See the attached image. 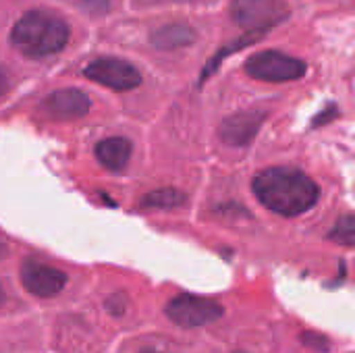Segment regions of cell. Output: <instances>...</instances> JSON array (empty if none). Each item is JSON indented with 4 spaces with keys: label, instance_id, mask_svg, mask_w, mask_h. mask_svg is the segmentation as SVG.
<instances>
[{
    "label": "cell",
    "instance_id": "52a82bcc",
    "mask_svg": "<svg viewBox=\"0 0 355 353\" xmlns=\"http://www.w3.org/2000/svg\"><path fill=\"white\" fill-rule=\"evenodd\" d=\"M21 281L23 287L35 298H54L64 289L67 275L37 260H25L21 266Z\"/></svg>",
    "mask_w": 355,
    "mask_h": 353
},
{
    "label": "cell",
    "instance_id": "3957f363",
    "mask_svg": "<svg viewBox=\"0 0 355 353\" xmlns=\"http://www.w3.org/2000/svg\"><path fill=\"white\" fill-rule=\"evenodd\" d=\"M308 71L306 62L283 54L279 50H264L248 58L245 62V73L258 81H270V83H281V81H295L304 77Z\"/></svg>",
    "mask_w": 355,
    "mask_h": 353
},
{
    "label": "cell",
    "instance_id": "2e32d148",
    "mask_svg": "<svg viewBox=\"0 0 355 353\" xmlns=\"http://www.w3.org/2000/svg\"><path fill=\"white\" fill-rule=\"evenodd\" d=\"M4 254H6V248H4V243H2V241H0V258H2V256H4Z\"/></svg>",
    "mask_w": 355,
    "mask_h": 353
},
{
    "label": "cell",
    "instance_id": "8992f818",
    "mask_svg": "<svg viewBox=\"0 0 355 353\" xmlns=\"http://www.w3.org/2000/svg\"><path fill=\"white\" fill-rule=\"evenodd\" d=\"M83 75L89 81H96L114 92H129L141 83V73L131 62L112 56H102L92 60L83 69Z\"/></svg>",
    "mask_w": 355,
    "mask_h": 353
},
{
    "label": "cell",
    "instance_id": "30bf717a",
    "mask_svg": "<svg viewBox=\"0 0 355 353\" xmlns=\"http://www.w3.org/2000/svg\"><path fill=\"white\" fill-rule=\"evenodd\" d=\"M131 152L133 148L127 137H106L96 146L98 162L112 173H119L129 164Z\"/></svg>",
    "mask_w": 355,
    "mask_h": 353
},
{
    "label": "cell",
    "instance_id": "e0dca14e",
    "mask_svg": "<svg viewBox=\"0 0 355 353\" xmlns=\"http://www.w3.org/2000/svg\"><path fill=\"white\" fill-rule=\"evenodd\" d=\"M2 302H4V293H2V287H0V306H2Z\"/></svg>",
    "mask_w": 355,
    "mask_h": 353
},
{
    "label": "cell",
    "instance_id": "9c48e42d",
    "mask_svg": "<svg viewBox=\"0 0 355 353\" xmlns=\"http://www.w3.org/2000/svg\"><path fill=\"white\" fill-rule=\"evenodd\" d=\"M264 117L266 114L260 112V110H241V112H235V114L227 117L223 121L220 129H218L220 139L225 144H229V146H245V144H250L258 135V131H260V127L264 123Z\"/></svg>",
    "mask_w": 355,
    "mask_h": 353
},
{
    "label": "cell",
    "instance_id": "9a60e30c",
    "mask_svg": "<svg viewBox=\"0 0 355 353\" xmlns=\"http://www.w3.org/2000/svg\"><path fill=\"white\" fill-rule=\"evenodd\" d=\"M6 89H8V77H6V73H0V96H2Z\"/></svg>",
    "mask_w": 355,
    "mask_h": 353
},
{
    "label": "cell",
    "instance_id": "5b68a950",
    "mask_svg": "<svg viewBox=\"0 0 355 353\" xmlns=\"http://www.w3.org/2000/svg\"><path fill=\"white\" fill-rule=\"evenodd\" d=\"M225 314L223 306L208 298H198V295H177L166 304V316L183 327V329H198L216 322Z\"/></svg>",
    "mask_w": 355,
    "mask_h": 353
},
{
    "label": "cell",
    "instance_id": "7c38bea8",
    "mask_svg": "<svg viewBox=\"0 0 355 353\" xmlns=\"http://www.w3.org/2000/svg\"><path fill=\"white\" fill-rule=\"evenodd\" d=\"M185 193H181L179 189L173 187H164V189H156L148 196H144L141 204L146 208H158V210H173L185 204Z\"/></svg>",
    "mask_w": 355,
    "mask_h": 353
},
{
    "label": "cell",
    "instance_id": "ac0fdd59",
    "mask_svg": "<svg viewBox=\"0 0 355 353\" xmlns=\"http://www.w3.org/2000/svg\"><path fill=\"white\" fill-rule=\"evenodd\" d=\"M141 353H158V352H152V350H150V352H141Z\"/></svg>",
    "mask_w": 355,
    "mask_h": 353
},
{
    "label": "cell",
    "instance_id": "7a4b0ae2",
    "mask_svg": "<svg viewBox=\"0 0 355 353\" xmlns=\"http://www.w3.org/2000/svg\"><path fill=\"white\" fill-rule=\"evenodd\" d=\"M71 29L64 19L48 10L25 12L10 29L12 46L29 58H46L69 44Z\"/></svg>",
    "mask_w": 355,
    "mask_h": 353
},
{
    "label": "cell",
    "instance_id": "8fae6325",
    "mask_svg": "<svg viewBox=\"0 0 355 353\" xmlns=\"http://www.w3.org/2000/svg\"><path fill=\"white\" fill-rule=\"evenodd\" d=\"M196 40V31L185 23H168L152 33V44L158 50H177L189 46Z\"/></svg>",
    "mask_w": 355,
    "mask_h": 353
},
{
    "label": "cell",
    "instance_id": "277c9868",
    "mask_svg": "<svg viewBox=\"0 0 355 353\" xmlns=\"http://www.w3.org/2000/svg\"><path fill=\"white\" fill-rule=\"evenodd\" d=\"M289 15V6L285 0H233L231 17L233 21L250 31L264 33L272 25L285 21Z\"/></svg>",
    "mask_w": 355,
    "mask_h": 353
},
{
    "label": "cell",
    "instance_id": "5bb4252c",
    "mask_svg": "<svg viewBox=\"0 0 355 353\" xmlns=\"http://www.w3.org/2000/svg\"><path fill=\"white\" fill-rule=\"evenodd\" d=\"M114 0H77V4L89 15H106Z\"/></svg>",
    "mask_w": 355,
    "mask_h": 353
},
{
    "label": "cell",
    "instance_id": "4fadbf2b",
    "mask_svg": "<svg viewBox=\"0 0 355 353\" xmlns=\"http://www.w3.org/2000/svg\"><path fill=\"white\" fill-rule=\"evenodd\" d=\"M329 239L335 241V243H339V246L355 248V214L339 218L335 223V227L331 229Z\"/></svg>",
    "mask_w": 355,
    "mask_h": 353
},
{
    "label": "cell",
    "instance_id": "6da1fadb",
    "mask_svg": "<svg viewBox=\"0 0 355 353\" xmlns=\"http://www.w3.org/2000/svg\"><path fill=\"white\" fill-rule=\"evenodd\" d=\"M254 193L268 210L283 216L308 212L320 196L318 185L306 173L285 166L266 169L256 175Z\"/></svg>",
    "mask_w": 355,
    "mask_h": 353
},
{
    "label": "cell",
    "instance_id": "ba28073f",
    "mask_svg": "<svg viewBox=\"0 0 355 353\" xmlns=\"http://www.w3.org/2000/svg\"><path fill=\"white\" fill-rule=\"evenodd\" d=\"M89 96L81 89L69 87V89H58L50 94L48 98L42 100V110L50 119L56 121H75L83 119L89 112Z\"/></svg>",
    "mask_w": 355,
    "mask_h": 353
}]
</instances>
